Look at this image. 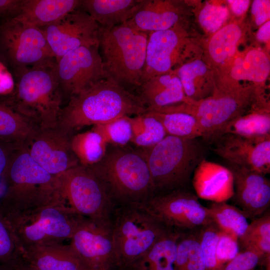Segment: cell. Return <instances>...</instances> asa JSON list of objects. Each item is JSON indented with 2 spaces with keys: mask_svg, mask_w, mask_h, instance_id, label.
Masks as SVG:
<instances>
[{
  "mask_svg": "<svg viewBox=\"0 0 270 270\" xmlns=\"http://www.w3.org/2000/svg\"><path fill=\"white\" fill-rule=\"evenodd\" d=\"M146 112L140 96L130 92L108 76L69 98L62 108L56 127L72 136L85 126L104 124Z\"/></svg>",
  "mask_w": 270,
  "mask_h": 270,
  "instance_id": "1",
  "label": "cell"
},
{
  "mask_svg": "<svg viewBox=\"0 0 270 270\" xmlns=\"http://www.w3.org/2000/svg\"><path fill=\"white\" fill-rule=\"evenodd\" d=\"M14 78V92L4 103L39 128L56 127L64 98L55 58L30 66Z\"/></svg>",
  "mask_w": 270,
  "mask_h": 270,
  "instance_id": "2",
  "label": "cell"
},
{
  "mask_svg": "<svg viewBox=\"0 0 270 270\" xmlns=\"http://www.w3.org/2000/svg\"><path fill=\"white\" fill-rule=\"evenodd\" d=\"M88 167L116 207L142 204L155 194L150 172L142 152L116 148Z\"/></svg>",
  "mask_w": 270,
  "mask_h": 270,
  "instance_id": "3",
  "label": "cell"
},
{
  "mask_svg": "<svg viewBox=\"0 0 270 270\" xmlns=\"http://www.w3.org/2000/svg\"><path fill=\"white\" fill-rule=\"evenodd\" d=\"M4 214L22 252L70 240L82 217L68 206L62 195L44 204Z\"/></svg>",
  "mask_w": 270,
  "mask_h": 270,
  "instance_id": "4",
  "label": "cell"
},
{
  "mask_svg": "<svg viewBox=\"0 0 270 270\" xmlns=\"http://www.w3.org/2000/svg\"><path fill=\"white\" fill-rule=\"evenodd\" d=\"M2 178L6 188L0 208L4 213L44 204L62 196L58 176L38 164L26 146L14 151Z\"/></svg>",
  "mask_w": 270,
  "mask_h": 270,
  "instance_id": "5",
  "label": "cell"
},
{
  "mask_svg": "<svg viewBox=\"0 0 270 270\" xmlns=\"http://www.w3.org/2000/svg\"><path fill=\"white\" fill-rule=\"evenodd\" d=\"M142 153L150 172L155 194L184 188L204 158V148L197 138L169 135Z\"/></svg>",
  "mask_w": 270,
  "mask_h": 270,
  "instance_id": "6",
  "label": "cell"
},
{
  "mask_svg": "<svg viewBox=\"0 0 270 270\" xmlns=\"http://www.w3.org/2000/svg\"><path fill=\"white\" fill-rule=\"evenodd\" d=\"M148 34L128 22L110 28L100 26L99 47L109 76L120 84L140 86Z\"/></svg>",
  "mask_w": 270,
  "mask_h": 270,
  "instance_id": "7",
  "label": "cell"
},
{
  "mask_svg": "<svg viewBox=\"0 0 270 270\" xmlns=\"http://www.w3.org/2000/svg\"><path fill=\"white\" fill-rule=\"evenodd\" d=\"M168 230L142 204L117 206L112 220L116 267L130 268Z\"/></svg>",
  "mask_w": 270,
  "mask_h": 270,
  "instance_id": "8",
  "label": "cell"
},
{
  "mask_svg": "<svg viewBox=\"0 0 270 270\" xmlns=\"http://www.w3.org/2000/svg\"><path fill=\"white\" fill-rule=\"evenodd\" d=\"M259 96L253 87L222 84L216 86L211 96L198 102L176 104L172 112L194 116L202 129V138L210 143L228 122L250 109Z\"/></svg>",
  "mask_w": 270,
  "mask_h": 270,
  "instance_id": "9",
  "label": "cell"
},
{
  "mask_svg": "<svg viewBox=\"0 0 270 270\" xmlns=\"http://www.w3.org/2000/svg\"><path fill=\"white\" fill-rule=\"evenodd\" d=\"M60 193L78 214L112 224L116 206L92 169L80 164L58 176Z\"/></svg>",
  "mask_w": 270,
  "mask_h": 270,
  "instance_id": "10",
  "label": "cell"
},
{
  "mask_svg": "<svg viewBox=\"0 0 270 270\" xmlns=\"http://www.w3.org/2000/svg\"><path fill=\"white\" fill-rule=\"evenodd\" d=\"M54 58L44 32L15 18L0 22V60L13 76Z\"/></svg>",
  "mask_w": 270,
  "mask_h": 270,
  "instance_id": "11",
  "label": "cell"
},
{
  "mask_svg": "<svg viewBox=\"0 0 270 270\" xmlns=\"http://www.w3.org/2000/svg\"><path fill=\"white\" fill-rule=\"evenodd\" d=\"M166 228L178 232L194 230L212 222L207 207L197 196L184 188L156 194L142 204Z\"/></svg>",
  "mask_w": 270,
  "mask_h": 270,
  "instance_id": "12",
  "label": "cell"
},
{
  "mask_svg": "<svg viewBox=\"0 0 270 270\" xmlns=\"http://www.w3.org/2000/svg\"><path fill=\"white\" fill-rule=\"evenodd\" d=\"M99 42L79 47L56 62V72L63 98H69L90 84L108 76Z\"/></svg>",
  "mask_w": 270,
  "mask_h": 270,
  "instance_id": "13",
  "label": "cell"
},
{
  "mask_svg": "<svg viewBox=\"0 0 270 270\" xmlns=\"http://www.w3.org/2000/svg\"><path fill=\"white\" fill-rule=\"evenodd\" d=\"M189 40L184 22L148 34L142 84L149 78L174 70L188 56Z\"/></svg>",
  "mask_w": 270,
  "mask_h": 270,
  "instance_id": "14",
  "label": "cell"
},
{
  "mask_svg": "<svg viewBox=\"0 0 270 270\" xmlns=\"http://www.w3.org/2000/svg\"><path fill=\"white\" fill-rule=\"evenodd\" d=\"M70 240V245L89 270L116 267L112 224L82 216Z\"/></svg>",
  "mask_w": 270,
  "mask_h": 270,
  "instance_id": "15",
  "label": "cell"
},
{
  "mask_svg": "<svg viewBox=\"0 0 270 270\" xmlns=\"http://www.w3.org/2000/svg\"><path fill=\"white\" fill-rule=\"evenodd\" d=\"M40 29L56 62L73 50L98 42L100 26L79 7Z\"/></svg>",
  "mask_w": 270,
  "mask_h": 270,
  "instance_id": "16",
  "label": "cell"
},
{
  "mask_svg": "<svg viewBox=\"0 0 270 270\" xmlns=\"http://www.w3.org/2000/svg\"><path fill=\"white\" fill-rule=\"evenodd\" d=\"M228 162L266 175L270 172V134L256 138L224 134L210 143Z\"/></svg>",
  "mask_w": 270,
  "mask_h": 270,
  "instance_id": "17",
  "label": "cell"
},
{
  "mask_svg": "<svg viewBox=\"0 0 270 270\" xmlns=\"http://www.w3.org/2000/svg\"><path fill=\"white\" fill-rule=\"evenodd\" d=\"M70 136L58 127L38 128L28 147L32 158L48 173L58 176L78 165Z\"/></svg>",
  "mask_w": 270,
  "mask_h": 270,
  "instance_id": "18",
  "label": "cell"
},
{
  "mask_svg": "<svg viewBox=\"0 0 270 270\" xmlns=\"http://www.w3.org/2000/svg\"><path fill=\"white\" fill-rule=\"evenodd\" d=\"M234 180L235 204L248 218L266 212L270 205V181L266 175L228 162Z\"/></svg>",
  "mask_w": 270,
  "mask_h": 270,
  "instance_id": "19",
  "label": "cell"
},
{
  "mask_svg": "<svg viewBox=\"0 0 270 270\" xmlns=\"http://www.w3.org/2000/svg\"><path fill=\"white\" fill-rule=\"evenodd\" d=\"M192 184L198 198L212 202H226L234 194V180L228 168L204 158L195 168Z\"/></svg>",
  "mask_w": 270,
  "mask_h": 270,
  "instance_id": "20",
  "label": "cell"
},
{
  "mask_svg": "<svg viewBox=\"0 0 270 270\" xmlns=\"http://www.w3.org/2000/svg\"><path fill=\"white\" fill-rule=\"evenodd\" d=\"M184 14L182 6L176 1L142 0L139 8L127 22L135 28L149 34L184 22Z\"/></svg>",
  "mask_w": 270,
  "mask_h": 270,
  "instance_id": "21",
  "label": "cell"
},
{
  "mask_svg": "<svg viewBox=\"0 0 270 270\" xmlns=\"http://www.w3.org/2000/svg\"><path fill=\"white\" fill-rule=\"evenodd\" d=\"M22 252L23 258L38 270H89L70 244L35 246Z\"/></svg>",
  "mask_w": 270,
  "mask_h": 270,
  "instance_id": "22",
  "label": "cell"
},
{
  "mask_svg": "<svg viewBox=\"0 0 270 270\" xmlns=\"http://www.w3.org/2000/svg\"><path fill=\"white\" fill-rule=\"evenodd\" d=\"M140 96L147 110L187 103L181 82L174 70L154 76L140 86Z\"/></svg>",
  "mask_w": 270,
  "mask_h": 270,
  "instance_id": "23",
  "label": "cell"
},
{
  "mask_svg": "<svg viewBox=\"0 0 270 270\" xmlns=\"http://www.w3.org/2000/svg\"><path fill=\"white\" fill-rule=\"evenodd\" d=\"M80 0H23L15 18L42 28L78 8Z\"/></svg>",
  "mask_w": 270,
  "mask_h": 270,
  "instance_id": "24",
  "label": "cell"
},
{
  "mask_svg": "<svg viewBox=\"0 0 270 270\" xmlns=\"http://www.w3.org/2000/svg\"><path fill=\"white\" fill-rule=\"evenodd\" d=\"M186 97L192 102L204 100L214 93L216 84L212 70L200 59L184 62L174 70Z\"/></svg>",
  "mask_w": 270,
  "mask_h": 270,
  "instance_id": "25",
  "label": "cell"
},
{
  "mask_svg": "<svg viewBox=\"0 0 270 270\" xmlns=\"http://www.w3.org/2000/svg\"><path fill=\"white\" fill-rule=\"evenodd\" d=\"M142 0H80L79 8L100 26L110 28L126 22L139 8Z\"/></svg>",
  "mask_w": 270,
  "mask_h": 270,
  "instance_id": "26",
  "label": "cell"
},
{
  "mask_svg": "<svg viewBox=\"0 0 270 270\" xmlns=\"http://www.w3.org/2000/svg\"><path fill=\"white\" fill-rule=\"evenodd\" d=\"M224 134L250 138L270 134L269 104L256 101L246 112L228 122L218 136Z\"/></svg>",
  "mask_w": 270,
  "mask_h": 270,
  "instance_id": "27",
  "label": "cell"
},
{
  "mask_svg": "<svg viewBox=\"0 0 270 270\" xmlns=\"http://www.w3.org/2000/svg\"><path fill=\"white\" fill-rule=\"evenodd\" d=\"M181 232L168 230L144 256L126 270H174L177 243Z\"/></svg>",
  "mask_w": 270,
  "mask_h": 270,
  "instance_id": "28",
  "label": "cell"
},
{
  "mask_svg": "<svg viewBox=\"0 0 270 270\" xmlns=\"http://www.w3.org/2000/svg\"><path fill=\"white\" fill-rule=\"evenodd\" d=\"M39 128L7 104L0 102V140L28 146Z\"/></svg>",
  "mask_w": 270,
  "mask_h": 270,
  "instance_id": "29",
  "label": "cell"
},
{
  "mask_svg": "<svg viewBox=\"0 0 270 270\" xmlns=\"http://www.w3.org/2000/svg\"><path fill=\"white\" fill-rule=\"evenodd\" d=\"M270 72L268 55L262 50L252 49L236 60L230 70V76L236 81L260 83L266 80Z\"/></svg>",
  "mask_w": 270,
  "mask_h": 270,
  "instance_id": "30",
  "label": "cell"
},
{
  "mask_svg": "<svg viewBox=\"0 0 270 270\" xmlns=\"http://www.w3.org/2000/svg\"><path fill=\"white\" fill-rule=\"evenodd\" d=\"M242 35V27L236 23L227 24L214 33L207 48L211 61L216 64L228 62L235 54Z\"/></svg>",
  "mask_w": 270,
  "mask_h": 270,
  "instance_id": "31",
  "label": "cell"
},
{
  "mask_svg": "<svg viewBox=\"0 0 270 270\" xmlns=\"http://www.w3.org/2000/svg\"><path fill=\"white\" fill-rule=\"evenodd\" d=\"M107 144L104 138L93 130L74 134L70 138L71 148L79 164L86 166H92L103 158Z\"/></svg>",
  "mask_w": 270,
  "mask_h": 270,
  "instance_id": "32",
  "label": "cell"
},
{
  "mask_svg": "<svg viewBox=\"0 0 270 270\" xmlns=\"http://www.w3.org/2000/svg\"><path fill=\"white\" fill-rule=\"evenodd\" d=\"M212 222L222 232L238 240L249 223L242 212L226 202H212L207 207Z\"/></svg>",
  "mask_w": 270,
  "mask_h": 270,
  "instance_id": "33",
  "label": "cell"
},
{
  "mask_svg": "<svg viewBox=\"0 0 270 270\" xmlns=\"http://www.w3.org/2000/svg\"><path fill=\"white\" fill-rule=\"evenodd\" d=\"M146 112L161 122L167 135L186 139H195L203 136L200 124L192 114L182 112Z\"/></svg>",
  "mask_w": 270,
  "mask_h": 270,
  "instance_id": "34",
  "label": "cell"
},
{
  "mask_svg": "<svg viewBox=\"0 0 270 270\" xmlns=\"http://www.w3.org/2000/svg\"><path fill=\"white\" fill-rule=\"evenodd\" d=\"M130 120L132 130L131 142L144 149L155 146L167 136L161 122L148 112L130 116Z\"/></svg>",
  "mask_w": 270,
  "mask_h": 270,
  "instance_id": "35",
  "label": "cell"
},
{
  "mask_svg": "<svg viewBox=\"0 0 270 270\" xmlns=\"http://www.w3.org/2000/svg\"><path fill=\"white\" fill-rule=\"evenodd\" d=\"M22 254L12 228L0 208V264L12 266L22 258Z\"/></svg>",
  "mask_w": 270,
  "mask_h": 270,
  "instance_id": "36",
  "label": "cell"
},
{
  "mask_svg": "<svg viewBox=\"0 0 270 270\" xmlns=\"http://www.w3.org/2000/svg\"><path fill=\"white\" fill-rule=\"evenodd\" d=\"M92 130L98 132L107 144L122 146L131 142L132 130L130 116H124L106 124L94 126Z\"/></svg>",
  "mask_w": 270,
  "mask_h": 270,
  "instance_id": "37",
  "label": "cell"
},
{
  "mask_svg": "<svg viewBox=\"0 0 270 270\" xmlns=\"http://www.w3.org/2000/svg\"><path fill=\"white\" fill-rule=\"evenodd\" d=\"M220 232L213 222L199 228V242L206 270H218L216 251Z\"/></svg>",
  "mask_w": 270,
  "mask_h": 270,
  "instance_id": "38",
  "label": "cell"
},
{
  "mask_svg": "<svg viewBox=\"0 0 270 270\" xmlns=\"http://www.w3.org/2000/svg\"><path fill=\"white\" fill-rule=\"evenodd\" d=\"M228 14L226 6L207 4L200 10L198 18L202 28L207 32L214 34L222 27Z\"/></svg>",
  "mask_w": 270,
  "mask_h": 270,
  "instance_id": "39",
  "label": "cell"
},
{
  "mask_svg": "<svg viewBox=\"0 0 270 270\" xmlns=\"http://www.w3.org/2000/svg\"><path fill=\"white\" fill-rule=\"evenodd\" d=\"M270 238V214L266 212L249 224L244 234L238 240L242 250L250 245Z\"/></svg>",
  "mask_w": 270,
  "mask_h": 270,
  "instance_id": "40",
  "label": "cell"
},
{
  "mask_svg": "<svg viewBox=\"0 0 270 270\" xmlns=\"http://www.w3.org/2000/svg\"><path fill=\"white\" fill-rule=\"evenodd\" d=\"M240 252L238 240L221 231L216 251L218 270L234 258Z\"/></svg>",
  "mask_w": 270,
  "mask_h": 270,
  "instance_id": "41",
  "label": "cell"
},
{
  "mask_svg": "<svg viewBox=\"0 0 270 270\" xmlns=\"http://www.w3.org/2000/svg\"><path fill=\"white\" fill-rule=\"evenodd\" d=\"M199 228L190 230L187 270H206L198 238Z\"/></svg>",
  "mask_w": 270,
  "mask_h": 270,
  "instance_id": "42",
  "label": "cell"
},
{
  "mask_svg": "<svg viewBox=\"0 0 270 270\" xmlns=\"http://www.w3.org/2000/svg\"><path fill=\"white\" fill-rule=\"evenodd\" d=\"M262 262L256 254L242 250L219 270H253Z\"/></svg>",
  "mask_w": 270,
  "mask_h": 270,
  "instance_id": "43",
  "label": "cell"
},
{
  "mask_svg": "<svg viewBox=\"0 0 270 270\" xmlns=\"http://www.w3.org/2000/svg\"><path fill=\"white\" fill-rule=\"evenodd\" d=\"M15 87L14 76L0 60V102H4L12 94Z\"/></svg>",
  "mask_w": 270,
  "mask_h": 270,
  "instance_id": "44",
  "label": "cell"
},
{
  "mask_svg": "<svg viewBox=\"0 0 270 270\" xmlns=\"http://www.w3.org/2000/svg\"><path fill=\"white\" fill-rule=\"evenodd\" d=\"M252 14L257 26H262L269 20L270 2L268 0H255L252 5Z\"/></svg>",
  "mask_w": 270,
  "mask_h": 270,
  "instance_id": "45",
  "label": "cell"
},
{
  "mask_svg": "<svg viewBox=\"0 0 270 270\" xmlns=\"http://www.w3.org/2000/svg\"><path fill=\"white\" fill-rule=\"evenodd\" d=\"M23 0H0L1 20L14 18L20 9Z\"/></svg>",
  "mask_w": 270,
  "mask_h": 270,
  "instance_id": "46",
  "label": "cell"
},
{
  "mask_svg": "<svg viewBox=\"0 0 270 270\" xmlns=\"http://www.w3.org/2000/svg\"><path fill=\"white\" fill-rule=\"evenodd\" d=\"M21 146L0 140V178L3 177L14 152Z\"/></svg>",
  "mask_w": 270,
  "mask_h": 270,
  "instance_id": "47",
  "label": "cell"
},
{
  "mask_svg": "<svg viewBox=\"0 0 270 270\" xmlns=\"http://www.w3.org/2000/svg\"><path fill=\"white\" fill-rule=\"evenodd\" d=\"M230 8L234 14L240 16L244 14L248 10L250 5V0H228Z\"/></svg>",
  "mask_w": 270,
  "mask_h": 270,
  "instance_id": "48",
  "label": "cell"
},
{
  "mask_svg": "<svg viewBox=\"0 0 270 270\" xmlns=\"http://www.w3.org/2000/svg\"><path fill=\"white\" fill-rule=\"evenodd\" d=\"M257 39L262 42H267L270 37V21L268 20L259 28L256 35Z\"/></svg>",
  "mask_w": 270,
  "mask_h": 270,
  "instance_id": "49",
  "label": "cell"
},
{
  "mask_svg": "<svg viewBox=\"0 0 270 270\" xmlns=\"http://www.w3.org/2000/svg\"><path fill=\"white\" fill-rule=\"evenodd\" d=\"M10 270H38L28 262L23 257L16 264L10 266Z\"/></svg>",
  "mask_w": 270,
  "mask_h": 270,
  "instance_id": "50",
  "label": "cell"
},
{
  "mask_svg": "<svg viewBox=\"0 0 270 270\" xmlns=\"http://www.w3.org/2000/svg\"><path fill=\"white\" fill-rule=\"evenodd\" d=\"M10 266L0 264V270H10Z\"/></svg>",
  "mask_w": 270,
  "mask_h": 270,
  "instance_id": "51",
  "label": "cell"
},
{
  "mask_svg": "<svg viewBox=\"0 0 270 270\" xmlns=\"http://www.w3.org/2000/svg\"></svg>",
  "mask_w": 270,
  "mask_h": 270,
  "instance_id": "52",
  "label": "cell"
}]
</instances>
